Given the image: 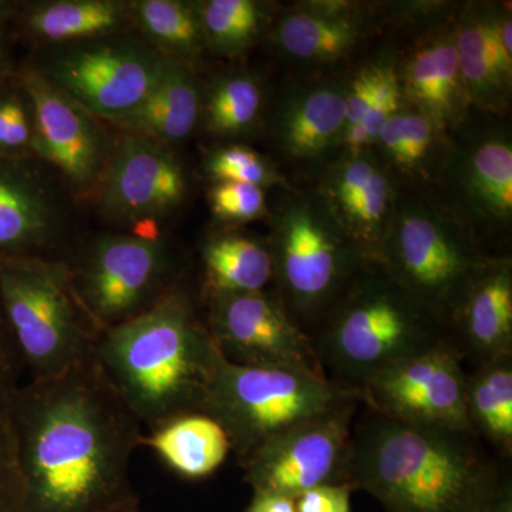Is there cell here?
I'll use <instances>...</instances> for the list:
<instances>
[{
    "instance_id": "obj_8",
    "label": "cell",
    "mask_w": 512,
    "mask_h": 512,
    "mask_svg": "<svg viewBox=\"0 0 512 512\" xmlns=\"http://www.w3.org/2000/svg\"><path fill=\"white\" fill-rule=\"evenodd\" d=\"M271 252L279 301L308 335L367 262L332 214L303 200L284 208Z\"/></svg>"
},
{
    "instance_id": "obj_33",
    "label": "cell",
    "mask_w": 512,
    "mask_h": 512,
    "mask_svg": "<svg viewBox=\"0 0 512 512\" xmlns=\"http://www.w3.org/2000/svg\"><path fill=\"white\" fill-rule=\"evenodd\" d=\"M400 107H402V90H400L399 80L392 69H387L380 83L375 103L362 121L343 133L342 140L348 144L352 153H359L367 144L375 143L384 124L392 119L394 114L399 113Z\"/></svg>"
},
{
    "instance_id": "obj_35",
    "label": "cell",
    "mask_w": 512,
    "mask_h": 512,
    "mask_svg": "<svg viewBox=\"0 0 512 512\" xmlns=\"http://www.w3.org/2000/svg\"><path fill=\"white\" fill-rule=\"evenodd\" d=\"M9 396H0V512H19L22 485Z\"/></svg>"
},
{
    "instance_id": "obj_12",
    "label": "cell",
    "mask_w": 512,
    "mask_h": 512,
    "mask_svg": "<svg viewBox=\"0 0 512 512\" xmlns=\"http://www.w3.org/2000/svg\"><path fill=\"white\" fill-rule=\"evenodd\" d=\"M463 362L448 340L377 373L360 389V402L402 423L473 433L466 410Z\"/></svg>"
},
{
    "instance_id": "obj_15",
    "label": "cell",
    "mask_w": 512,
    "mask_h": 512,
    "mask_svg": "<svg viewBox=\"0 0 512 512\" xmlns=\"http://www.w3.org/2000/svg\"><path fill=\"white\" fill-rule=\"evenodd\" d=\"M20 83L32 103L36 156L55 165L79 194L99 190L110 148L92 114L39 70H26Z\"/></svg>"
},
{
    "instance_id": "obj_9",
    "label": "cell",
    "mask_w": 512,
    "mask_h": 512,
    "mask_svg": "<svg viewBox=\"0 0 512 512\" xmlns=\"http://www.w3.org/2000/svg\"><path fill=\"white\" fill-rule=\"evenodd\" d=\"M70 269L77 296L100 333L147 311L177 284L168 245L147 235H100Z\"/></svg>"
},
{
    "instance_id": "obj_10",
    "label": "cell",
    "mask_w": 512,
    "mask_h": 512,
    "mask_svg": "<svg viewBox=\"0 0 512 512\" xmlns=\"http://www.w3.org/2000/svg\"><path fill=\"white\" fill-rule=\"evenodd\" d=\"M163 63L147 42L113 35L67 45L39 72L87 113L114 123L143 103Z\"/></svg>"
},
{
    "instance_id": "obj_3",
    "label": "cell",
    "mask_w": 512,
    "mask_h": 512,
    "mask_svg": "<svg viewBox=\"0 0 512 512\" xmlns=\"http://www.w3.org/2000/svg\"><path fill=\"white\" fill-rule=\"evenodd\" d=\"M218 356L207 322L180 284L147 311L101 332L94 350L107 382L150 430L201 412Z\"/></svg>"
},
{
    "instance_id": "obj_29",
    "label": "cell",
    "mask_w": 512,
    "mask_h": 512,
    "mask_svg": "<svg viewBox=\"0 0 512 512\" xmlns=\"http://www.w3.org/2000/svg\"><path fill=\"white\" fill-rule=\"evenodd\" d=\"M467 99L485 109H498L510 82L495 69L487 43L483 19H467L453 39Z\"/></svg>"
},
{
    "instance_id": "obj_42",
    "label": "cell",
    "mask_w": 512,
    "mask_h": 512,
    "mask_svg": "<svg viewBox=\"0 0 512 512\" xmlns=\"http://www.w3.org/2000/svg\"><path fill=\"white\" fill-rule=\"evenodd\" d=\"M6 70V52L5 47H3L2 42H0V82H2L3 74H5Z\"/></svg>"
},
{
    "instance_id": "obj_36",
    "label": "cell",
    "mask_w": 512,
    "mask_h": 512,
    "mask_svg": "<svg viewBox=\"0 0 512 512\" xmlns=\"http://www.w3.org/2000/svg\"><path fill=\"white\" fill-rule=\"evenodd\" d=\"M212 211L221 220L249 221L265 210L264 190L258 185L220 181L210 192Z\"/></svg>"
},
{
    "instance_id": "obj_26",
    "label": "cell",
    "mask_w": 512,
    "mask_h": 512,
    "mask_svg": "<svg viewBox=\"0 0 512 512\" xmlns=\"http://www.w3.org/2000/svg\"><path fill=\"white\" fill-rule=\"evenodd\" d=\"M362 37V23L336 9L289 13L275 30L276 43L289 56L308 62L346 56Z\"/></svg>"
},
{
    "instance_id": "obj_39",
    "label": "cell",
    "mask_w": 512,
    "mask_h": 512,
    "mask_svg": "<svg viewBox=\"0 0 512 512\" xmlns=\"http://www.w3.org/2000/svg\"><path fill=\"white\" fill-rule=\"evenodd\" d=\"M23 369L0 311V396H9L19 386Z\"/></svg>"
},
{
    "instance_id": "obj_20",
    "label": "cell",
    "mask_w": 512,
    "mask_h": 512,
    "mask_svg": "<svg viewBox=\"0 0 512 512\" xmlns=\"http://www.w3.org/2000/svg\"><path fill=\"white\" fill-rule=\"evenodd\" d=\"M147 446L185 480H204L215 473L232 451L227 431L204 412L178 414L144 434Z\"/></svg>"
},
{
    "instance_id": "obj_19",
    "label": "cell",
    "mask_w": 512,
    "mask_h": 512,
    "mask_svg": "<svg viewBox=\"0 0 512 512\" xmlns=\"http://www.w3.org/2000/svg\"><path fill=\"white\" fill-rule=\"evenodd\" d=\"M348 90L330 84L289 96L275 120V137L286 156L313 160L322 156L346 128Z\"/></svg>"
},
{
    "instance_id": "obj_13",
    "label": "cell",
    "mask_w": 512,
    "mask_h": 512,
    "mask_svg": "<svg viewBox=\"0 0 512 512\" xmlns=\"http://www.w3.org/2000/svg\"><path fill=\"white\" fill-rule=\"evenodd\" d=\"M208 329L229 362L326 377L312 340L279 299L265 292L211 296Z\"/></svg>"
},
{
    "instance_id": "obj_40",
    "label": "cell",
    "mask_w": 512,
    "mask_h": 512,
    "mask_svg": "<svg viewBox=\"0 0 512 512\" xmlns=\"http://www.w3.org/2000/svg\"><path fill=\"white\" fill-rule=\"evenodd\" d=\"M245 512H298L295 498L286 495L268 493V491H252Z\"/></svg>"
},
{
    "instance_id": "obj_11",
    "label": "cell",
    "mask_w": 512,
    "mask_h": 512,
    "mask_svg": "<svg viewBox=\"0 0 512 512\" xmlns=\"http://www.w3.org/2000/svg\"><path fill=\"white\" fill-rule=\"evenodd\" d=\"M360 403V399L343 403L242 458L252 491L296 498L319 485L348 484L352 424Z\"/></svg>"
},
{
    "instance_id": "obj_31",
    "label": "cell",
    "mask_w": 512,
    "mask_h": 512,
    "mask_svg": "<svg viewBox=\"0 0 512 512\" xmlns=\"http://www.w3.org/2000/svg\"><path fill=\"white\" fill-rule=\"evenodd\" d=\"M433 124L419 113L394 114L380 130L377 140L387 156L403 168H416L429 153L434 137Z\"/></svg>"
},
{
    "instance_id": "obj_41",
    "label": "cell",
    "mask_w": 512,
    "mask_h": 512,
    "mask_svg": "<svg viewBox=\"0 0 512 512\" xmlns=\"http://www.w3.org/2000/svg\"><path fill=\"white\" fill-rule=\"evenodd\" d=\"M487 512H512V478L510 474L505 477L497 497L494 498L493 504L490 505Z\"/></svg>"
},
{
    "instance_id": "obj_30",
    "label": "cell",
    "mask_w": 512,
    "mask_h": 512,
    "mask_svg": "<svg viewBox=\"0 0 512 512\" xmlns=\"http://www.w3.org/2000/svg\"><path fill=\"white\" fill-rule=\"evenodd\" d=\"M195 6L205 45L221 55L242 52L264 28V5L254 0H208Z\"/></svg>"
},
{
    "instance_id": "obj_24",
    "label": "cell",
    "mask_w": 512,
    "mask_h": 512,
    "mask_svg": "<svg viewBox=\"0 0 512 512\" xmlns=\"http://www.w3.org/2000/svg\"><path fill=\"white\" fill-rule=\"evenodd\" d=\"M468 423L495 456H512V357L474 367L466 377Z\"/></svg>"
},
{
    "instance_id": "obj_27",
    "label": "cell",
    "mask_w": 512,
    "mask_h": 512,
    "mask_svg": "<svg viewBox=\"0 0 512 512\" xmlns=\"http://www.w3.org/2000/svg\"><path fill=\"white\" fill-rule=\"evenodd\" d=\"M127 6L128 20L160 55L188 63L207 47L197 6L180 0H137Z\"/></svg>"
},
{
    "instance_id": "obj_37",
    "label": "cell",
    "mask_w": 512,
    "mask_h": 512,
    "mask_svg": "<svg viewBox=\"0 0 512 512\" xmlns=\"http://www.w3.org/2000/svg\"><path fill=\"white\" fill-rule=\"evenodd\" d=\"M386 70L387 67H369L356 77L355 82L350 84L348 94H346L345 131L362 121L367 111L373 106Z\"/></svg>"
},
{
    "instance_id": "obj_23",
    "label": "cell",
    "mask_w": 512,
    "mask_h": 512,
    "mask_svg": "<svg viewBox=\"0 0 512 512\" xmlns=\"http://www.w3.org/2000/svg\"><path fill=\"white\" fill-rule=\"evenodd\" d=\"M127 20V3L116 0L37 3L29 9L25 18L30 35L57 45H74L117 35Z\"/></svg>"
},
{
    "instance_id": "obj_2",
    "label": "cell",
    "mask_w": 512,
    "mask_h": 512,
    "mask_svg": "<svg viewBox=\"0 0 512 512\" xmlns=\"http://www.w3.org/2000/svg\"><path fill=\"white\" fill-rule=\"evenodd\" d=\"M508 474L473 433L369 409L353 429L348 484L387 512H487Z\"/></svg>"
},
{
    "instance_id": "obj_32",
    "label": "cell",
    "mask_w": 512,
    "mask_h": 512,
    "mask_svg": "<svg viewBox=\"0 0 512 512\" xmlns=\"http://www.w3.org/2000/svg\"><path fill=\"white\" fill-rule=\"evenodd\" d=\"M32 103L22 83L0 92V160H18L35 154Z\"/></svg>"
},
{
    "instance_id": "obj_6",
    "label": "cell",
    "mask_w": 512,
    "mask_h": 512,
    "mask_svg": "<svg viewBox=\"0 0 512 512\" xmlns=\"http://www.w3.org/2000/svg\"><path fill=\"white\" fill-rule=\"evenodd\" d=\"M360 399L328 377L276 367L241 366L218 356L201 412L227 431L239 461L286 431Z\"/></svg>"
},
{
    "instance_id": "obj_5",
    "label": "cell",
    "mask_w": 512,
    "mask_h": 512,
    "mask_svg": "<svg viewBox=\"0 0 512 512\" xmlns=\"http://www.w3.org/2000/svg\"><path fill=\"white\" fill-rule=\"evenodd\" d=\"M0 311L29 380L55 379L93 362L100 332L64 259L0 258Z\"/></svg>"
},
{
    "instance_id": "obj_16",
    "label": "cell",
    "mask_w": 512,
    "mask_h": 512,
    "mask_svg": "<svg viewBox=\"0 0 512 512\" xmlns=\"http://www.w3.org/2000/svg\"><path fill=\"white\" fill-rule=\"evenodd\" d=\"M448 336L474 367L512 357V266L490 259L448 326Z\"/></svg>"
},
{
    "instance_id": "obj_21",
    "label": "cell",
    "mask_w": 512,
    "mask_h": 512,
    "mask_svg": "<svg viewBox=\"0 0 512 512\" xmlns=\"http://www.w3.org/2000/svg\"><path fill=\"white\" fill-rule=\"evenodd\" d=\"M457 183L476 217L505 222L512 214V147L505 136H487L464 151Z\"/></svg>"
},
{
    "instance_id": "obj_43",
    "label": "cell",
    "mask_w": 512,
    "mask_h": 512,
    "mask_svg": "<svg viewBox=\"0 0 512 512\" xmlns=\"http://www.w3.org/2000/svg\"><path fill=\"white\" fill-rule=\"evenodd\" d=\"M9 12H10V3L2 2V0H0V22H2V20L5 19L6 16L9 15Z\"/></svg>"
},
{
    "instance_id": "obj_38",
    "label": "cell",
    "mask_w": 512,
    "mask_h": 512,
    "mask_svg": "<svg viewBox=\"0 0 512 512\" xmlns=\"http://www.w3.org/2000/svg\"><path fill=\"white\" fill-rule=\"evenodd\" d=\"M353 488L348 484H325L295 498L298 512H352Z\"/></svg>"
},
{
    "instance_id": "obj_18",
    "label": "cell",
    "mask_w": 512,
    "mask_h": 512,
    "mask_svg": "<svg viewBox=\"0 0 512 512\" xmlns=\"http://www.w3.org/2000/svg\"><path fill=\"white\" fill-rule=\"evenodd\" d=\"M201 107L202 94L191 67L164 56L153 90L137 109L114 123L170 146L191 136L201 119Z\"/></svg>"
},
{
    "instance_id": "obj_1",
    "label": "cell",
    "mask_w": 512,
    "mask_h": 512,
    "mask_svg": "<svg viewBox=\"0 0 512 512\" xmlns=\"http://www.w3.org/2000/svg\"><path fill=\"white\" fill-rule=\"evenodd\" d=\"M22 500L19 512H120L140 504L131 484L140 421L96 360L9 396Z\"/></svg>"
},
{
    "instance_id": "obj_17",
    "label": "cell",
    "mask_w": 512,
    "mask_h": 512,
    "mask_svg": "<svg viewBox=\"0 0 512 512\" xmlns=\"http://www.w3.org/2000/svg\"><path fill=\"white\" fill-rule=\"evenodd\" d=\"M55 201L37 178L0 160V258L45 256L57 231Z\"/></svg>"
},
{
    "instance_id": "obj_14",
    "label": "cell",
    "mask_w": 512,
    "mask_h": 512,
    "mask_svg": "<svg viewBox=\"0 0 512 512\" xmlns=\"http://www.w3.org/2000/svg\"><path fill=\"white\" fill-rule=\"evenodd\" d=\"M97 194L104 218L138 224L177 210L187 194V177L170 146L128 133L110 148Z\"/></svg>"
},
{
    "instance_id": "obj_44",
    "label": "cell",
    "mask_w": 512,
    "mask_h": 512,
    "mask_svg": "<svg viewBox=\"0 0 512 512\" xmlns=\"http://www.w3.org/2000/svg\"><path fill=\"white\" fill-rule=\"evenodd\" d=\"M120 512H143L141 511L140 504L133 505V507L126 508V510Z\"/></svg>"
},
{
    "instance_id": "obj_22",
    "label": "cell",
    "mask_w": 512,
    "mask_h": 512,
    "mask_svg": "<svg viewBox=\"0 0 512 512\" xmlns=\"http://www.w3.org/2000/svg\"><path fill=\"white\" fill-rule=\"evenodd\" d=\"M406 94L434 128L461 116L467 99L453 39L424 47L407 66Z\"/></svg>"
},
{
    "instance_id": "obj_25",
    "label": "cell",
    "mask_w": 512,
    "mask_h": 512,
    "mask_svg": "<svg viewBox=\"0 0 512 512\" xmlns=\"http://www.w3.org/2000/svg\"><path fill=\"white\" fill-rule=\"evenodd\" d=\"M202 264L210 296L264 292L274 279L271 248L245 235L211 238L202 249Z\"/></svg>"
},
{
    "instance_id": "obj_4",
    "label": "cell",
    "mask_w": 512,
    "mask_h": 512,
    "mask_svg": "<svg viewBox=\"0 0 512 512\" xmlns=\"http://www.w3.org/2000/svg\"><path fill=\"white\" fill-rule=\"evenodd\" d=\"M309 338L330 382L357 394L387 366L450 340L446 326L373 261L353 276Z\"/></svg>"
},
{
    "instance_id": "obj_28",
    "label": "cell",
    "mask_w": 512,
    "mask_h": 512,
    "mask_svg": "<svg viewBox=\"0 0 512 512\" xmlns=\"http://www.w3.org/2000/svg\"><path fill=\"white\" fill-rule=\"evenodd\" d=\"M261 106L258 82L245 74H231L218 79L202 97L201 119L215 136H241L254 127Z\"/></svg>"
},
{
    "instance_id": "obj_34",
    "label": "cell",
    "mask_w": 512,
    "mask_h": 512,
    "mask_svg": "<svg viewBox=\"0 0 512 512\" xmlns=\"http://www.w3.org/2000/svg\"><path fill=\"white\" fill-rule=\"evenodd\" d=\"M207 171L214 180L265 185L275 183L276 175L255 151L247 147L231 146L212 153L207 161Z\"/></svg>"
},
{
    "instance_id": "obj_7",
    "label": "cell",
    "mask_w": 512,
    "mask_h": 512,
    "mask_svg": "<svg viewBox=\"0 0 512 512\" xmlns=\"http://www.w3.org/2000/svg\"><path fill=\"white\" fill-rule=\"evenodd\" d=\"M379 264L446 326L490 258L447 215L423 202L396 208Z\"/></svg>"
}]
</instances>
